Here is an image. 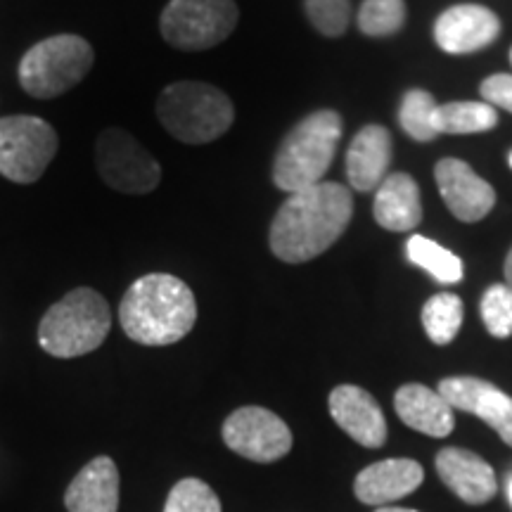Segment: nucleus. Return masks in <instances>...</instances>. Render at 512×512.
<instances>
[{
    "label": "nucleus",
    "mask_w": 512,
    "mask_h": 512,
    "mask_svg": "<svg viewBox=\"0 0 512 512\" xmlns=\"http://www.w3.org/2000/svg\"><path fill=\"white\" fill-rule=\"evenodd\" d=\"M375 512H418V510H413V508H394V505H387V508H380V510H375Z\"/></svg>",
    "instance_id": "obj_31"
},
{
    "label": "nucleus",
    "mask_w": 512,
    "mask_h": 512,
    "mask_svg": "<svg viewBox=\"0 0 512 512\" xmlns=\"http://www.w3.org/2000/svg\"><path fill=\"white\" fill-rule=\"evenodd\" d=\"M437 100L432 93L413 88L403 95L399 107V124L418 143H430L439 136L437 126H434V114H437Z\"/></svg>",
    "instance_id": "obj_24"
},
{
    "label": "nucleus",
    "mask_w": 512,
    "mask_h": 512,
    "mask_svg": "<svg viewBox=\"0 0 512 512\" xmlns=\"http://www.w3.org/2000/svg\"><path fill=\"white\" fill-rule=\"evenodd\" d=\"M332 420L349 434L356 444L380 448L387 441V420L373 396L356 384H339L330 394Z\"/></svg>",
    "instance_id": "obj_14"
},
{
    "label": "nucleus",
    "mask_w": 512,
    "mask_h": 512,
    "mask_svg": "<svg viewBox=\"0 0 512 512\" xmlns=\"http://www.w3.org/2000/svg\"><path fill=\"white\" fill-rule=\"evenodd\" d=\"M195 294L181 278L150 273L128 287L119 306L126 337L145 347H169L195 328Z\"/></svg>",
    "instance_id": "obj_2"
},
{
    "label": "nucleus",
    "mask_w": 512,
    "mask_h": 512,
    "mask_svg": "<svg viewBox=\"0 0 512 512\" xmlns=\"http://www.w3.org/2000/svg\"><path fill=\"white\" fill-rule=\"evenodd\" d=\"M223 441L238 456L254 463H275L292 448V432L283 418L259 406L233 411L223 422Z\"/></svg>",
    "instance_id": "obj_10"
},
{
    "label": "nucleus",
    "mask_w": 512,
    "mask_h": 512,
    "mask_svg": "<svg viewBox=\"0 0 512 512\" xmlns=\"http://www.w3.org/2000/svg\"><path fill=\"white\" fill-rule=\"evenodd\" d=\"M164 512H221V501L207 482L188 477L169 491Z\"/></svg>",
    "instance_id": "obj_26"
},
{
    "label": "nucleus",
    "mask_w": 512,
    "mask_h": 512,
    "mask_svg": "<svg viewBox=\"0 0 512 512\" xmlns=\"http://www.w3.org/2000/svg\"><path fill=\"white\" fill-rule=\"evenodd\" d=\"M375 221L392 233H408L422 221L420 190L413 176L389 174L380 183L373 204Z\"/></svg>",
    "instance_id": "obj_20"
},
{
    "label": "nucleus",
    "mask_w": 512,
    "mask_h": 512,
    "mask_svg": "<svg viewBox=\"0 0 512 512\" xmlns=\"http://www.w3.org/2000/svg\"><path fill=\"white\" fill-rule=\"evenodd\" d=\"M342 140V117L335 110H318L287 133L273 162V183L283 192H299L323 183L337 145Z\"/></svg>",
    "instance_id": "obj_3"
},
{
    "label": "nucleus",
    "mask_w": 512,
    "mask_h": 512,
    "mask_svg": "<svg viewBox=\"0 0 512 512\" xmlns=\"http://www.w3.org/2000/svg\"><path fill=\"white\" fill-rule=\"evenodd\" d=\"M240 19L235 0H171L162 12L164 41L178 50H209L233 34Z\"/></svg>",
    "instance_id": "obj_7"
},
{
    "label": "nucleus",
    "mask_w": 512,
    "mask_h": 512,
    "mask_svg": "<svg viewBox=\"0 0 512 512\" xmlns=\"http://www.w3.org/2000/svg\"><path fill=\"white\" fill-rule=\"evenodd\" d=\"M510 62H512V50H510Z\"/></svg>",
    "instance_id": "obj_34"
},
{
    "label": "nucleus",
    "mask_w": 512,
    "mask_h": 512,
    "mask_svg": "<svg viewBox=\"0 0 512 512\" xmlns=\"http://www.w3.org/2000/svg\"><path fill=\"white\" fill-rule=\"evenodd\" d=\"M112 328L105 297L91 287H76L50 306L38 325V342L55 358L86 356L102 347Z\"/></svg>",
    "instance_id": "obj_4"
},
{
    "label": "nucleus",
    "mask_w": 512,
    "mask_h": 512,
    "mask_svg": "<svg viewBox=\"0 0 512 512\" xmlns=\"http://www.w3.org/2000/svg\"><path fill=\"white\" fill-rule=\"evenodd\" d=\"M157 117L181 143L204 145L233 126L235 110L221 88L202 81H178L159 95Z\"/></svg>",
    "instance_id": "obj_5"
},
{
    "label": "nucleus",
    "mask_w": 512,
    "mask_h": 512,
    "mask_svg": "<svg viewBox=\"0 0 512 512\" xmlns=\"http://www.w3.org/2000/svg\"><path fill=\"white\" fill-rule=\"evenodd\" d=\"M304 10L313 29L323 36H344L351 22V0H304Z\"/></svg>",
    "instance_id": "obj_27"
},
{
    "label": "nucleus",
    "mask_w": 512,
    "mask_h": 512,
    "mask_svg": "<svg viewBox=\"0 0 512 512\" xmlns=\"http://www.w3.org/2000/svg\"><path fill=\"white\" fill-rule=\"evenodd\" d=\"M508 501H510V508H512V477L508 479Z\"/></svg>",
    "instance_id": "obj_32"
},
{
    "label": "nucleus",
    "mask_w": 512,
    "mask_h": 512,
    "mask_svg": "<svg viewBox=\"0 0 512 512\" xmlns=\"http://www.w3.org/2000/svg\"><path fill=\"white\" fill-rule=\"evenodd\" d=\"M496 124V107L486 105V102H446V105H439L437 114H434L437 133H448V136L484 133L491 131Z\"/></svg>",
    "instance_id": "obj_21"
},
{
    "label": "nucleus",
    "mask_w": 512,
    "mask_h": 512,
    "mask_svg": "<svg viewBox=\"0 0 512 512\" xmlns=\"http://www.w3.org/2000/svg\"><path fill=\"white\" fill-rule=\"evenodd\" d=\"M501 36V19L484 5L463 3L444 10L434 22V41L448 55L484 50Z\"/></svg>",
    "instance_id": "obj_11"
},
{
    "label": "nucleus",
    "mask_w": 512,
    "mask_h": 512,
    "mask_svg": "<svg viewBox=\"0 0 512 512\" xmlns=\"http://www.w3.org/2000/svg\"><path fill=\"white\" fill-rule=\"evenodd\" d=\"M437 472L448 489L456 494L460 501L470 505H484L496 496L498 484L494 467L479 458L477 453L467 448L448 446L437 453Z\"/></svg>",
    "instance_id": "obj_15"
},
{
    "label": "nucleus",
    "mask_w": 512,
    "mask_h": 512,
    "mask_svg": "<svg viewBox=\"0 0 512 512\" xmlns=\"http://www.w3.org/2000/svg\"><path fill=\"white\" fill-rule=\"evenodd\" d=\"M394 408L411 430H418L427 437L444 439L456 425L451 403L439 392L418 382L403 384L394 396Z\"/></svg>",
    "instance_id": "obj_19"
},
{
    "label": "nucleus",
    "mask_w": 512,
    "mask_h": 512,
    "mask_svg": "<svg viewBox=\"0 0 512 512\" xmlns=\"http://www.w3.org/2000/svg\"><path fill=\"white\" fill-rule=\"evenodd\" d=\"M356 22L366 36H392L406 24V3L403 0H363Z\"/></svg>",
    "instance_id": "obj_25"
},
{
    "label": "nucleus",
    "mask_w": 512,
    "mask_h": 512,
    "mask_svg": "<svg viewBox=\"0 0 512 512\" xmlns=\"http://www.w3.org/2000/svg\"><path fill=\"white\" fill-rule=\"evenodd\" d=\"M394 140L384 126L370 124L356 133L347 150V176L354 190L380 188L392 164Z\"/></svg>",
    "instance_id": "obj_17"
},
{
    "label": "nucleus",
    "mask_w": 512,
    "mask_h": 512,
    "mask_svg": "<svg viewBox=\"0 0 512 512\" xmlns=\"http://www.w3.org/2000/svg\"><path fill=\"white\" fill-rule=\"evenodd\" d=\"M510 166H512V152H510Z\"/></svg>",
    "instance_id": "obj_33"
},
{
    "label": "nucleus",
    "mask_w": 512,
    "mask_h": 512,
    "mask_svg": "<svg viewBox=\"0 0 512 512\" xmlns=\"http://www.w3.org/2000/svg\"><path fill=\"white\" fill-rule=\"evenodd\" d=\"M482 320L489 330V335L505 339L512 335V287L510 285H494L484 292L482 304Z\"/></svg>",
    "instance_id": "obj_28"
},
{
    "label": "nucleus",
    "mask_w": 512,
    "mask_h": 512,
    "mask_svg": "<svg viewBox=\"0 0 512 512\" xmlns=\"http://www.w3.org/2000/svg\"><path fill=\"white\" fill-rule=\"evenodd\" d=\"M95 53L86 38L57 34L36 43L19 62V83L31 98L53 100L93 69Z\"/></svg>",
    "instance_id": "obj_6"
},
{
    "label": "nucleus",
    "mask_w": 512,
    "mask_h": 512,
    "mask_svg": "<svg viewBox=\"0 0 512 512\" xmlns=\"http://www.w3.org/2000/svg\"><path fill=\"white\" fill-rule=\"evenodd\" d=\"M95 164L102 181L124 195H147L162 181V166L124 128L110 126L95 143Z\"/></svg>",
    "instance_id": "obj_9"
},
{
    "label": "nucleus",
    "mask_w": 512,
    "mask_h": 512,
    "mask_svg": "<svg viewBox=\"0 0 512 512\" xmlns=\"http://www.w3.org/2000/svg\"><path fill=\"white\" fill-rule=\"evenodd\" d=\"M57 155V133L38 117L0 119V176L29 185L46 174Z\"/></svg>",
    "instance_id": "obj_8"
},
{
    "label": "nucleus",
    "mask_w": 512,
    "mask_h": 512,
    "mask_svg": "<svg viewBox=\"0 0 512 512\" xmlns=\"http://www.w3.org/2000/svg\"><path fill=\"white\" fill-rule=\"evenodd\" d=\"M437 392L451 403L453 411H465L494 427L505 444L512 446V396L496 384L479 377H446Z\"/></svg>",
    "instance_id": "obj_12"
},
{
    "label": "nucleus",
    "mask_w": 512,
    "mask_h": 512,
    "mask_svg": "<svg viewBox=\"0 0 512 512\" xmlns=\"http://www.w3.org/2000/svg\"><path fill=\"white\" fill-rule=\"evenodd\" d=\"M422 479H425V470H422L418 460L389 458L358 472L354 494L361 503L387 508L389 503H396L399 498L413 494L422 484Z\"/></svg>",
    "instance_id": "obj_16"
},
{
    "label": "nucleus",
    "mask_w": 512,
    "mask_h": 512,
    "mask_svg": "<svg viewBox=\"0 0 512 512\" xmlns=\"http://www.w3.org/2000/svg\"><path fill=\"white\" fill-rule=\"evenodd\" d=\"M505 285L512 287V249L508 252V259H505Z\"/></svg>",
    "instance_id": "obj_30"
},
{
    "label": "nucleus",
    "mask_w": 512,
    "mask_h": 512,
    "mask_svg": "<svg viewBox=\"0 0 512 512\" xmlns=\"http://www.w3.org/2000/svg\"><path fill=\"white\" fill-rule=\"evenodd\" d=\"M69 512H117L119 510V470L110 456L93 458L72 479L64 494Z\"/></svg>",
    "instance_id": "obj_18"
},
{
    "label": "nucleus",
    "mask_w": 512,
    "mask_h": 512,
    "mask_svg": "<svg viewBox=\"0 0 512 512\" xmlns=\"http://www.w3.org/2000/svg\"><path fill=\"white\" fill-rule=\"evenodd\" d=\"M479 93L486 105L501 107V110L512 114V74H494L482 81Z\"/></svg>",
    "instance_id": "obj_29"
},
{
    "label": "nucleus",
    "mask_w": 512,
    "mask_h": 512,
    "mask_svg": "<svg viewBox=\"0 0 512 512\" xmlns=\"http://www.w3.org/2000/svg\"><path fill=\"white\" fill-rule=\"evenodd\" d=\"M354 216V197L342 183L323 181L292 192L271 223V252L285 264H306L335 245Z\"/></svg>",
    "instance_id": "obj_1"
},
{
    "label": "nucleus",
    "mask_w": 512,
    "mask_h": 512,
    "mask_svg": "<svg viewBox=\"0 0 512 512\" xmlns=\"http://www.w3.org/2000/svg\"><path fill=\"white\" fill-rule=\"evenodd\" d=\"M406 254L411 264L420 266L441 285H456L463 280V261L425 235H411L406 242Z\"/></svg>",
    "instance_id": "obj_22"
},
{
    "label": "nucleus",
    "mask_w": 512,
    "mask_h": 512,
    "mask_svg": "<svg viewBox=\"0 0 512 512\" xmlns=\"http://www.w3.org/2000/svg\"><path fill=\"white\" fill-rule=\"evenodd\" d=\"M460 325H463V299L456 294L441 292L422 306V328L439 347H446L456 339Z\"/></svg>",
    "instance_id": "obj_23"
},
{
    "label": "nucleus",
    "mask_w": 512,
    "mask_h": 512,
    "mask_svg": "<svg viewBox=\"0 0 512 512\" xmlns=\"http://www.w3.org/2000/svg\"><path fill=\"white\" fill-rule=\"evenodd\" d=\"M439 192L444 197L448 211L463 223L482 221L496 204V190L475 174L463 159L446 157L434 166Z\"/></svg>",
    "instance_id": "obj_13"
}]
</instances>
